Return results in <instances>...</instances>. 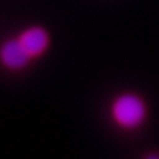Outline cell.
Returning a JSON list of instances; mask_svg holds the SVG:
<instances>
[{"label":"cell","mask_w":159,"mask_h":159,"mask_svg":"<svg viewBox=\"0 0 159 159\" xmlns=\"http://www.w3.org/2000/svg\"><path fill=\"white\" fill-rule=\"evenodd\" d=\"M31 56L23 48L17 39L8 40L0 47V62L11 70H19L27 66Z\"/></svg>","instance_id":"2"},{"label":"cell","mask_w":159,"mask_h":159,"mask_svg":"<svg viewBox=\"0 0 159 159\" xmlns=\"http://www.w3.org/2000/svg\"><path fill=\"white\" fill-rule=\"evenodd\" d=\"M23 48L31 56V58L37 57L45 52L49 45V36L47 31L41 27H29L20 33L17 37Z\"/></svg>","instance_id":"3"},{"label":"cell","mask_w":159,"mask_h":159,"mask_svg":"<svg viewBox=\"0 0 159 159\" xmlns=\"http://www.w3.org/2000/svg\"><path fill=\"white\" fill-rule=\"evenodd\" d=\"M113 118L119 126L133 129L145 118V106L138 97L133 94H123L113 103Z\"/></svg>","instance_id":"1"},{"label":"cell","mask_w":159,"mask_h":159,"mask_svg":"<svg viewBox=\"0 0 159 159\" xmlns=\"http://www.w3.org/2000/svg\"><path fill=\"white\" fill-rule=\"evenodd\" d=\"M146 159H159V155H148Z\"/></svg>","instance_id":"4"}]
</instances>
